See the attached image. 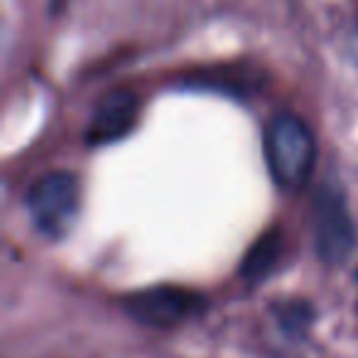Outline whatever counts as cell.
<instances>
[{"instance_id": "cell-1", "label": "cell", "mask_w": 358, "mask_h": 358, "mask_svg": "<svg viewBox=\"0 0 358 358\" xmlns=\"http://www.w3.org/2000/svg\"><path fill=\"white\" fill-rule=\"evenodd\" d=\"M265 162L282 189H299L307 185L317 159L312 130L292 113H278L265 125L263 135Z\"/></svg>"}, {"instance_id": "cell-2", "label": "cell", "mask_w": 358, "mask_h": 358, "mask_svg": "<svg viewBox=\"0 0 358 358\" xmlns=\"http://www.w3.org/2000/svg\"><path fill=\"white\" fill-rule=\"evenodd\" d=\"M25 206L45 238L62 241L79 216V182L71 172H47L30 187Z\"/></svg>"}, {"instance_id": "cell-3", "label": "cell", "mask_w": 358, "mask_h": 358, "mask_svg": "<svg viewBox=\"0 0 358 358\" xmlns=\"http://www.w3.org/2000/svg\"><path fill=\"white\" fill-rule=\"evenodd\" d=\"M204 297L194 289L177 287V285H155L148 289L128 294L123 299V309L128 317L145 327L169 329L187 319L196 317L204 309Z\"/></svg>"}, {"instance_id": "cell-4", "label": "cell", "mask_w": 358, "mask_h": 358, "mask_svg": "<svg viewBox=\"0 0 358 358\" xmlns=\"http://www.w3.org/2000/svg\"><path fill=\"white\" fill-rule=\"evenodd\" d=\"M314 243L327 265H343L356 245V231L346 199L336 185H324L314 199Z\"/></svg>"}, {"instance_id": "cell-5", "label": "cell", "mask_w": 358, "mask_h": 358, "mask_svg": "<svg viewBox=\"0 0 358 358\" xmlns=\"http://www.w3.org/2000/svg\"><path fill=\"white\" fill-rule=\"evenodd\" d=\"M140 99L133 91H110L99 101L86 128V143L99 148L115 140H123L138 123Z\"/></svg>"}, {"instance_id": "cell-6", "label": "cell", "mask_w": 358, "mask_h": 358, "mask_svg": "<svg viewBox=\"0 0 358 358\" xmlns=\"http://www.w3.org/2000/svg\"><path fill=\"white\" fill-rule=\"evenodd\" d=\"M285 250V238L280 229H270L253 243V248L245 253L243 265H241V278L250 282H260L278 268Z\"/></svg>"}, {"instance_id": "cell-7", "label": "cell", "mask_w": 358, "mask_h": 358, "mask_svg": "<svg viewBox=\"0 0 358 358\" xmlns=\"http://www.w3.org/2000/svg\"><path fill=\"white\" fill-rule=\"evenodd\" d=\"M278 317H280V324L289 331H297L299 327H307L309 319H312V309L309 304L299 302V299H292L287 304H280L278 307Z\"/></svg>"}, {"instance_id": "cell-8", "label": "cell", "mask_w": 358, "mask_h": 358, "mask_svg": "<svg viewBox=\"0 0 358 358\" xmlns=\"http://www.w3.org/2000/svg\"><path fill=\"white\" fill-rule=\"evenodd\" d=\"M356 278H358V273H356ZM356 309H358V304H356Z\"/></svg>"}]
</instances>
